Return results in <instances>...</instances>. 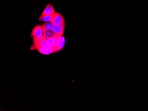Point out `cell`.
Segmentation results:
<instances>
[{
  "mask_svg": "<svg viewBox=\"0 0 148 111\" xmlns=\"http://www.w3.org/2000/svg\"><path fill=\"white\" fill-rule=\"evenodd\" d=\"M38 47H51L48 42V39L44 36L33 39V45L31 48V49L34 50Z\"/></svg>",
  "mask_w": 148,
  "mask_h": 111,
  "instance_id": "6da1fadb",
  "label": "cell"
},
{
  "mask_svg": "<svg viewBox=\"0 0 148 111\" xmlns=\"http://www.w3.org/2000/svg\"><path fill=\"white\" fill-rule=\"evenodd\" d=\"M31 37L32 39L42 37L44 35L43 27L41 25H37L33 28L31 32Z\"/></svg>",
  "mask_w": 148,
  "mask_h": 111,
  "instance_id": "7a4b0ae2",
  "label": "cell"
},
{
  "mask_svg": "<svg viewBox=\"0 0 148 111\" xmlns=\"http://www.w3.org/2000/svg\"><path fill=\"white\" fill-rule=\"evenodd\" d=\"M51 22L54 25H60V24L65 23L64 19L62 15L61 14H59V13H56V12L53 16Z\"/></svg>",
  "mask_w": 148,
  "mask_h": 111,
  "instance_id": "3957f363",
  "label": "cell"
},
{
  "mask_svg": "<svg viewBox=\"0 0 148 111\" xmlns=\"http://www.w3.org/2000/svg\"><path fill=\"white\" fill-rule=\"evenodd\" d=\"M65 25V23L60 24V25H54L55 32L56 34L58 37H61V36H63L64 31Z\"/></svg>",
  "mask_w": 148,
  "mask_h": 111,
  "instance_id": "277c9868",
  "label": "cell"
},
{
  "mask_svg": "<svg viewBox=\"0 0 148 111\" xmlns=\"http://www.w3.org/2000/svg\"><path fill=\"white\" fill-rule=\"evenodd\" d=\"M40 53L45 55H49L52 53H55V49L51 47H38L36 49Z\"/></svg>",
  "mask_w": 148,
  "mask_h": 111,
  "instance_id": "5b68a950",
  "label": "cell"
},
{
  "mask_svg": "<svg viewBox=\"0 0 148 111\" xmlns=\"http://www.w3.org/2000/svg\"><path fill=\"white\" fill-rule=\"evenodd\" d=\"M65 43V39L64 36L58 37L57 39V44H56V48L55 53L62 50L64 47Z\"/></svg>",
  "mask_w": 148,
  "mask_h": 111,
  "instance_id": "8992f818",
  "label": "cell"
},
{
  "mask_svg": "<svg viewBox=\"0 0 148 111\" xmlns=\"http://www.w3.org/2000/svg\"><path fill=\"white\" fill-rule=\"evenodd\" d=\"M56 13L53 5L51 4H49L47 5L44 9L41 15L43 16L51 15L54 14Z\"/></svg>",
  "mask_w": 148,
  "mask_h": 111,
  "instance_id": "52a82bcc",
  "label": "cell"
},
{
  "mask_svg": "<svg viewBox=\"0 0 148 111\" xmlns=\"http://www.w3.org/2000/svg\"><path fill=\"white\" fill-rule=\"evenodd\" d=\"M58 36L57 35L53 36L50 39H48V42H49V44L51 48L55 49V52L56 49V44H57V39H58Z\"/></svg>",
  "mask_w": 148,
  "mask_h": 111,
  "instance_id": "ba28073f",
  "label": "cell"
},
{
  "mask_svg": "<svg viewBox=\"0 0 148 111\" xmlns=\"http://www.w3.org/2000/svg\"><path fill=\"white\" fill-rule=\"evenodd\" d=\"M43 31H44V35H43V36L45 38H46L47 39H50V38L56 35L55 32L54 31L51 30L43 29Z\"/></svg>",
  "mask_w": 148,
  "mask_h": 111,
  "instance_id": "9c48e42d",
  "label": "cell"
},
{
  "mask_svg": "<svg viewBox=\"0 0 148 111\" xmlns=\"http://www.w3.org/2000/svg\"><path fill=\"white\" fill-rule=\"evenodd\" d=\"M54 14L46 16H43L41 15L39 17V20L40 21H43V22H51Z\"/></svg>",
  "mask_w": 148,
  "mask_h": 111,
  "instance_id": "30bf717a",
  "label": "cell"
},
{
  "mask_svg": "<svg viewBox=\"0 0 148 111\" xmlns=\"http://www.w3.org/2000/svg\"><path fill=\"white\" fill-rule=\"evenodd\" d=\"M42 27L43 29H45L51 30L52 31H54V25L52 24L51 22H46L44 23L42 25Z\"/></svg>",
  "mask_w": 148,
  "mask_h": 111,
  "instance_id": "8fae6325",
  "label": "cell"
}]
</instances>
